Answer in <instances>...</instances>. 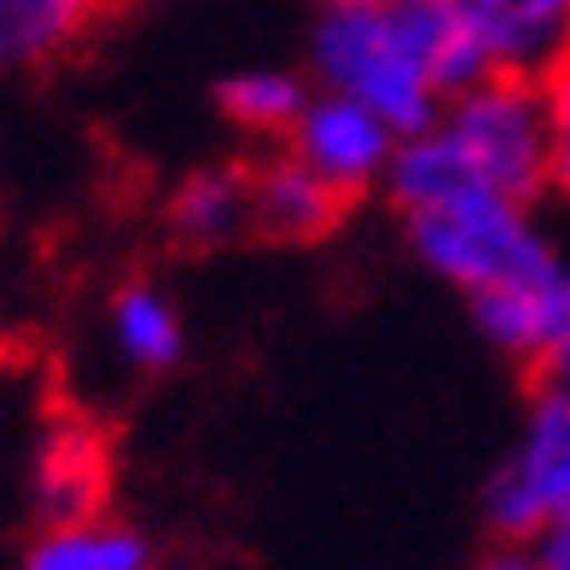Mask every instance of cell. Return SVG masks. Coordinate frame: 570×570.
Wrapping results in <instances>:
<instances>
[{
	"instance_id": "obj_17",
	"label": "cell",
	"mask_w": 570,
	"mask_h": 570,
	"mask_svg": "<svg viewBox=\"0 0 570 570\" xmlns=\"http://www.w3.org/2000/svg\"><path fill=\"white\" fill-rule=\"evenodd\" d=\"M472 570H535V559H530V548H518V541H507V548L483 553Z\"/></svg>"
},
{
	"instance_id": "obj_19",
	"label": "cell",
	"mask_w": 570,
	"mask_h": 570,
	"mask_svg": "<svg viewBox=\"0 0 570 570\" xmlns=\"http://www.w3.org/2000/svg\"><path fill=\"white\" fill-rule=\"evenodd\" d=\"M158 570H193V564H158Z\"/></svg>"
},
{
	"instance_id": "obj_3",
	"label": "cell",
	"mask_w": 570,
	"mask_h": 570,
	"mask_svg": "<svg viewBox=\"0 0 570 570\" xmlns=\"http://www.w3.org/2000/svg\"><path fill=\"white\" fill-rule=\"evenodd\" d=\"M431 135L443 140L454 169L478 187H495L535 204L553 187V146H548V94L535 76L489 70L460 88L436 111Z\"/></svg>"
},
{
	"instance_id": "obj_7",
	"label": "cell",
	"mask_w": 570,
	"mask_h": 570,
	"mask_svg": "<svg viewBox=\"0 0 570 570\" xmlns=\"http://www.w3.org/2000/svg\"><path fill=\"white\" fill-rule=\"evenodd\" d=\"M465 308H472V326L483 332L489 350L548 373L570 344V263L559 256V263H548L541 274L501 285V292H483Z\"/></svg>"
},
{
	"instance_id": "obj_4",
	"label": "cell",
	"mask_w": 570,
	"mask_h": 570,
	"mask_svg": "<svg viewBox=\"0 0 570 570\" xmlns=\"http://www.w3.org/2000/svg\"><path fill=\"white\" fill-rule=\"evenodd\" d=\"M483 512L501 541H530L570 512V384L548 379L524 402L512 443L483 489Z\"/></svg>"
},
{
	"instance_id": "obj_6",
	"label": "cell",
	"mask_w": 570,
	"mask_h": 570,
	"mask_svg": "<svg viewBox=\"0 0 570 570\" xmlns=\"http://www.w3.org/2000/svg\"><path fill=\"white\" fill-rule=\"evenodd\" d=\"M111 443L106 431L82 413H53L36 431L30 465H23V507L30 524H65V518H88L111 507Z\"/></svg>"
},
{
	"instance_id": "obj_15",
	"label": "cell",
	"mask_w": 570,
	"mask_h": 570,
	"mask_svg": "<svg viewBox=\"0 0 570 570\" xmlns=\"http://www.w3.org/2000/svg\"><path fill=\"white\" fill-rule=\"evenodd\" d=\"M548 146H553V187H570V65L553 70L548 82Z\"/></svg>"
},
{
	"instance_id": "obj_8",
	"label": "cell",
	"mask_w": 570,
	"mask_h": 570,
	"mask_svg": "<svg viewBox=\"0 0 570 570\" xmlns=\"http://www.w3.org/2000/svg\"><path fill=\"white\" fill-rule=\"evenodd\" d=\"M489 70L548 82L570 65V0H449Z\"/></svg>"
},
{
	"instance_id": "obj_14",
	"label": "cell",
	"mask_w": 570,
	"mask_h": 570,
	"mask_svg": "<svg viewBox=\"0 0 570 570\" xmlns=\"http://www.w3.org/2000/svg\"><path fill=\"white\" fill-rule=\"evenodd\" d=\"M308 94H315V82H308V70H285V65H245L216 82V111L227 128H239V135L250 140H274L285 146V135L297 128Z\"/></svg>"
},
{
	"instance_id": "obj_10",
	"label": "cell",
	"mask_w": 570,
	"mask_h": 570,
	"mask_svg": "<svg viewBox=\"0 0 570 570\" xmlns=\"http://www.w3.org/2000/svg\"><path fill=\"white\" fill-rule=\"evenodd\" d=\"M117 0H0V76H36L76 59Z\"/></svg>"
},
{
	"instance_id": "obj_9",
	"label": "cell",
	"mask_w": 570,
	"mask_h": 570,
	"mask_svg": "<svg viewBox=\"0 0 570 570\" xmlns=\"http://www.w3.org/2000/svg\"><path fill=\"white\" fill-rule=\"evenodd\" d=\"M350 198L315 175L297 151H274L268 164H250V233L268 245H321L344 222Z\"/></svg>"
},
{
	"instance_id": "obj_1",
	"label": "cell",
	"mask_w": 570,
	"mask_h": 570,
	"mask_svg": "<svg viewBox=\"0 0 570 570\" xmlns=\"http://www.w3.org/2000/svg\"><path fill=\"white\" fill-rule=\"evenodd\" d=\"M303 59L315 88L361 99L396 135L431 128L460 88L489 76L449 0H321Z\"/></svg>"
},
{
	"instance_id": "obj_12",
	"label": "cell",
	"mask_w": 570,
	"mask_h": 570,
	"mask_svg": "<svg viewBox=\"0 0 570 570\" xmlns=\"http://www.w3.org/2000/svg\"><path fill=\"white\" fill-rule=\"evenodd\" d=\"M106 350L135 379H164L187 361V315L158 279H122L106 303Z\"/></svg>"
},
{
	"instance_id": "obj_16",
	"label": "cell",
	"mask_w": 570,
	"mask_h": 570,
	"mask_svg": "<svg viewBox=\"0 0 570 570\" xmlns=\"http://www.w3.org/2000/svg\"><path fill=\"white\" fill-rule=\"evenodd\" d=\"M530 559H535V570H570V512L530 541Z\"/></svg>"
},
{
	"instance_id": "obj_11",
	"label": "cell",
	"mask_w": 570,
	"mask_h": 570,
	"mask_svg": "<svg viewBox=\"0 0 570 570\" xmlns=\"http://www.w3.org/2000/svg\"><path fill=\"white\" fill-rule=\"evenodd\" d=\"M164 227L187 250H222L250 233V164H198L164 193Z\"/></svg>"
},
{
	"instance_id": "obj_18",
	"label": "cell",
	"mask_w": 570,
	"mask_h": 570,
	"mask_svg": "<svg viewBox=\"0 0 570 570\" xmlns=\"http://www.w3.org/2000/svg\"><path fill=\"white\" fill-rule=\"evenodd\" d=\"M548 379H564V384H570V344H564V355H559L553 367H548Z\"/></svg>"
},
{
	"instance_id": "obj_5",
	"label": "cell",
	"mask_w": 570,
	"mask_h": 570,
	"mask_svg": "<svg viewBox=\"0 0 570 570\" xmlns=\"http://www.w3.org/2000/svg\"><path fill=\"white\" fill-rule=\"evenodd\" d=\"M396 146H402V135L379 111H367L361 99L332 94V88L308 94L297 128L285 135V151H297L315 175H326L350 204L361 193H373V187L384 193V175H391V164H396Z\"/></svg>"
},
{
	"instance_id": "obj_13",
	"label": "cell",
	"mask_w": 570,
	"mask_h": 570,
	"mask_svg": "<svg viewBox=\"0 0 570 570\" xmlns=\"http://www.w3.org/2000/svg\"><path fill=\"white\" fill-rule=\"evenodd\" d=\"M18 570H158V548L140 524L106 512L65 518V524H36L23 541Z\"/></svg>"
},
{
	"instance_id": "obj_2",
	"label": "cell",
	"mask_w": 570,
	"mask_h": 570,
	"mask_svg": "<svg viewBox=\"0 0 570 570\" xmlns=\"http://www.w3.org/2000/svg\"><path fill=\"white\" fill-rule=\"evenodd\" d=\"M413 263L472 303L559 263L553 239L535 222V204L478 187V180H443L407 204H391Z\"/></svg>"
}]
</instances>
